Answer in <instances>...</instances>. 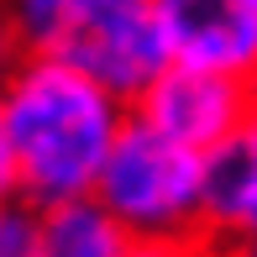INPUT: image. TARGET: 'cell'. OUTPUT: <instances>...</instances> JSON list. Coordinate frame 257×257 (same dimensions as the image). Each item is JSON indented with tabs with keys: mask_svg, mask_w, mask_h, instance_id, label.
I'll return each mask as SVG.
<instances>
[{
	"mask_svg": "<svg viewBox=\"0 0 257 257\" xmlns=\"http://www.w3.org/2000/svg\"><path fill=\"white\" fill-rule=\"evenodd\" d=\"M132 105H137L132 115H142L163 137H173L189 153L210 158L215 147H226L247 126V115L257 105V89H252V79H236V74L168 63Z\"/></svg>",
	"mask_w": 257,
	"mask_h": 257,
	"instance_id": "cell-4",
	"label": "cell"
},
{
	"mask_svg": "<svg viewBox=\"0 0 257 257\" xmlns=\"http://www.w3.org/2000/svg\"><path fill=\"white\" fill-rule=\"evenodd\" d=\"M0 126L16 194L32 205H53L95 189L100 163L126 126V100L68 68L63 58L27 53L0 79Z\"/></svg>",
	"mask_w": 257,
	"mask_h": 257,
	"instance_id": "cell-1",
	"label": "cell"
},
{
	"mask_svg": "<svg viewBox=\"0 0 257 257\" xmlns=\"http://www.w3.org/2000/svg\"><path fill=\"white\" fill-rule=\"evenodd\" d=\"M32 53L63 58L68 68L89 74L126 105L168 68V48L158 37L147 0H79L42 32Z\"/></svg>",
	"mask_w": 257,
	"mask_h": 257,
	"instance_id": "cell-3",
	"label": "cell"
},
{
	"mask_svg": "<svg viewBox=\"0 0 257 257\" xmlns=\"http://www.w3.org/2000/svg\"><path fill=\"white\" fill-rule=\"evenodd\" d=\"M168 63L257 74V0H147Z\"/></svg>",
	"mask_w": 257,
	"mask_h": 257,
	"instance_id": "cell-5",
	"label": "cell"
},
{
	"mask_svg": "<svg viewBox=\"0 0 257 257\" xmlns=\"http://www.w3.org/2000/svg\"><path fill=\"white\" fill-rule=\"evenodd\" d=\"M252 89H257V74H252Z\"/></svg>",
	"mask_w": 257,
	"mask_h": 257,
	"instance_id": "cell-14",
	"label": "cell"
},
{
	"mask_svg": "<svg viewBox=\"0 0 257 257\" xmlns=\"http://www.w3.org/2000/svg\"><path fill=\"white\" fill-rule=\"evenodd\" d=\"M37 215L42 210L21 194L0 200V257H37Z\"/></svg>",
	"mask_w": 257,
	"mask_h": 257,
	"instance_id": "cell-8",
	"label": "cell"
},
{
	"mask_svg": "<svg viewBox=\"0 0 257 257\" xmlns=\"http://www.w3.org/2000/svg\"><path fill=\"white\" fill-rule=\"evenodd\" d=\"M257 226V105L236 137L205 158V236Z\"/></svg>",
	"mask_w": 257,
	"mask_h": 257,
	"instance_id": "cell-6",
	"label": "cell"
},
{
	"mask_svg": "<svg viewBox=\"0 0 257 257\" xmlns=\"http://www.w3.org/2000/svg\"><path fill=\"white\" fill-rule=\"evenodd\" d=\"M16 194V173H11V147H6V126H0V200Z\"/></svg>",
	"mask_w": 257,
	"mask_h": 257,
	"instance_id": "cell-13",
	"label": "cell"
},
{
	"mask_svg": "<svg viewBox=\"0 0 257 257\" xmlns=\"http://www.w3.org/2000/svg\"><path fill=\"white\" fill-rule=\"evenodd\" d=\"M27 58V42H21V32H16V16H11V6L0 0V79L11 74V68Z\"/></svg>",
	"mask_w": 257,
	"mask_h": 257,
	"instance_id": "cell-11",
	"label": "cell"
},
{
	"mask_svg": "<svg viewBox=\"0 0 257 257\" xmlns=\"http://www.w3.org/2000/svg\"><path fill=\"white\" fill-rule=\"evenodd\" d=\"M210 247H215V257H257V226L220 231V236H210Z\"/></svg>",
	"mask_w": 257,
	"mask_h": 257,
	"instance_id": "cell-12",
	"label": "cell"
},
{
	"mask_svg": "<svg viewBox=\"0 0 257 257\" xmlns=\"http://www.w3.org/2000/svg\"><path fill=\"white\" fill-rule=\"evenodd\" d=\"M6 6H11L16 32H21V42H27V53H32V48L42 42V32H48L68 6H79V0H6Z\"/></svg>",
	"mask_w": 257,
	"mask_h": 257,
	"instance_id": "cell-10",
	"label": "cell"
},
{
	"mask_svg": "<svg viewBox=\"0 0 257 257\" xmlns=\"http://www.w3.org/2000/svg\"><path fill=\"white\" fill-rule=\"evenodd\" d=\"M89 194L121 220L126 236L205 231V158L163 137L142 115H126Z\"/></svg>",
	"mask_w": 257,
	"mask_h": 257,
	"instance_id": "cell-2",
	"label": "cell"
},
{
	"mask_svg": "<svg viewBox=\"0 0 257 257\" xmlns=\"http://www.w3.org/2000/svg\"><path fill=\"white\" fill-rule=\"evenodd\" d=\"M121 257H215L205 231H189V236H132Z\"/></svg>",
	"mask_w": 257,
	"mask_h": 257,
	"instance_id": "cell-9",
	"label": "cell"
},
{
	"mask_svg": "<svg viewBox=\"0 0 257 257\" xmlns=\"http://www.w3.org/2000/svg\"><path fill=\"white\" fill-rule=\"evenodd\" d=\"M37 257H121L126 231L121 220L105 210L95 194H74V200L37 205Z\"/></svg>",
	"mask_w": 257,
	"mask_h": 257,
	"instance_id": "cell-7",
	"label": "cell"
}]
</instances>
